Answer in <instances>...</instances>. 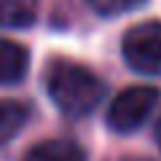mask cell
<instances>
[{
  "mask_svg": "<svg viewBox=\"0 0 161 161\" xmlns=\"http://www.w3.org/2000/svg\"><path fill=\"white\" fill-rule=\"evenodd\" d=\"M46 89L54 105L73 118L89 115L105 94L102 80L92 70L80 67L75 62H54L46 75Z\"/></svg>",
  "mask_w": 161,
  "mask_h": 161,
  "instance_id": "obj_1",
  "label": "cell"
},
{
  "mask_svg": "<svg viewBox=\"0 0 161 161\" xmlns=\"http://www.w3.org/2000/svg\"><path fill=\"white\" fill-rule=\"evenodd\" d=\"M158 89L153 86H129L110 102L108 110V126L118 134H126L132 129H137L145 118L150 115V110L158 105Z\"/></svg>",
  "mask_w": 161,
  "mask_h": 161,
  "instance_id": "obj_2",
  "label": "cell"
},
{
  "mask_svg": "<svg viewBox=\"0 0 161 161\" xmlns=\"http://www.w3.org/2000/svg\"><path fill=\"white\" fill-rule=\"evenodd\" d=\"M124 59L145 75H161V22H142L124 35Z\"/></svg>",
  "mask_w": 161,
  "mask_h": 161,
  "instance_id": "obj_3",
  "label": "cell"
},
{
  "mask_svg": "<svg viewBox=\"0 0 161 161\" xmlns=\"http://www.w3.org/2000/svg\"><path fill=\"white\" fill-rule=\"evenodd\" d=\"M27 64H30L27 48L14 43V40L0 38V86L19 83L27 73Z\"/></svg>",
  "mask_w": 161,
  "mask_h": 161,
  "instance_id": "obj_4",
  "label": "cell"
},
{
  "mask_svg": "<svg viewBox=\"0 0 161 161\" xmlns=\"http://www.w3.org/2000/svg\"><path fill=\"white\" fill-rule=\"evenodd\" d=\"M24 161H86V156L70 140H46L30 148Z\"/></svg>",
  "mask_w": 161,
  "mask_h": 161,
  "instance_id": "obj_5",
  "label": "cell"
},
{
  "mask_svg": "<svg viewBox=\"0 0 161 161\" xmlns=\"http://www.w3.org/2000/svg\"><path fill=\"white\" fill-rule=\"evenodd\" d=\"M30 121V105L16 99H0V145L14 140Z\"/></svg>",
  "mask_w": 161,
  "mask_h": 161,
  "instance_id": "obj_6",
  "label": "cell"
},
{
  "mask_svg": "<svg viewBox=\"0 0 161 161\" xmlns=\"http://www.w3.org/2000/svg\"><path fill=\"white\" fill-rule=\"evenodd\" d=\"M35 16V0H0V27H30Z\"/></svg>",
  "mask_w": 161,
  "mask_h": 161,
  "instance_id": "obj_7",
  "label": "cell"
},
{
  "mask_svg": "<svg viewBox=\"0 0 161 161\" xmlns=\"http://www.w3.org/2000/svg\"><path fill=\"white\" fill-rule=\"evenodd\" d=\"M89 3L102 16H118V14H126L132 8H140L145 0H89Z\"/></svg>",
  "mask_w": 161,
  "mask_h": 161,
  "instance_id": "obj_8",
  "label": "cell"
},
{
  "mask_svg": "<svg viewBox=\"0 0 161 161\" xmlns=\"http://www.w3.org/2000/svg\"><path fill=\"white\" fill-rule=\"evenodd\" d=\"M156 140H158V148H161V121H158V126H156Z\"/></svg>",
  "mask_w": 161,
  "mask_h": 161,
  "instance_id": "obj_9",
  "label": "cell"
}]
</instances>
